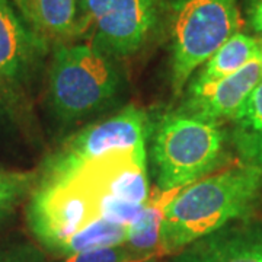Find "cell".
<instances>
[{
	"instance_id": "5",
	"label": "cell",
	"mask_w": 262,
	"mask_h": 262,
	"mask_svg": "<svg viewBox=\"0 0 262 262\" xmlns=\"http://www.w3.org/2000/svg\"><path fill=\"white\" fill-rule=\"evenodd\" d=\"M166 10L168 0H80L75 39L127 61L149 46Z\"/></svg>"
},
{
	"instance_id": "2",
	"label": "cell",
	"mask_w": 262,
	"mask_h": 262,
	"mask_svg": "<svg viewBox=\"0 0 262 262\" xmlns=\"http://www.w3.org/2000/svg\"><path fill=\"white\" fill-rule=\"evenodd\" d=\"M262 200V170L237 165L178 191L163 213V252L173 255L196 239L248 220Z\"/></svg>"
},
{
	"instance_id": "8",
	"label": "cell",
	"mask_w": 262,
	"mask_h": 262,
	"mask_svg": "<svg viewBox=\"0 0 262 262\" xmlns=\"http://www.w3.org/2000/svg\"><path fill=\"white\" fill-rule=\"evenodd\" d=\"M48 41L35 34L10 6L0 0V89L20 92L32 83Z\"/></svg>"
},
{
	"instance_id": "9",
	"label": "cell",
	"mask_w": 262,
	"mask_h": 262,
	"mask_svg": "<svg viewBox=\"0 0 262 262\" xmlns=\"http://www.w3.org/2000/svg\"><path fill=\"white\" fill-rule=\"evenodd\" d=\"M261 80L262 58L258 54L241 70L222 80L198 88H185L177 106L201 120L225 127L236 118Z\"/></svg>"
},
{
	"instance_id": "10",
	"label": "cell",
	"mask_w": 262,
	"mask_h": 262,
	"mask_svg": "<svg viewBox=\"0 0 262 262\" xmlns=\"http://www.w3.org/2000/svg\"><path fill=\"white\" fill-rule=\"evenodd\" d=\"M172 256L170 262H262V223H230Z\"/></svg>"
},
{
	"instance_id": "16",
	"label": "cell",
	"mask_w": 262,
	"mask_h": 262,
	"mask_svg": "<svg viewBox=\"0 0 262 262\" xmlns=\"http://www.w3.org/2000/svg\"><path fill=\"white\" fill-rule=\"evenodd\" d=\"M38 172L0 169V210L13 208L29 196L35 187Z\"/></svg>"
},
{
	"instance_id": "20",
	"label": "cell",
	"mask_w": 262,
	"mask_h": 262,
	"mask_svg": "<svg viewBox=\"0 0 262 262\" xmlns=\"http://www.w3.org/2000/svg\"><path fill=\"white\" fill-rule=\"evenodd\" d=\"M248 24L252 31L262 35V0H251L248 8Z\"/></svg>"
},
{
	"instance_id": "18",
	"label": "cell",
	"mask_w": 262,
	"mask_h": 262,
	"mask_svg": "<svg viewBox=\"0 0 262 262\" xmlns=\"http://www.w3.org/2000/svg\"><path fill=\"white\" fill-rule=\"evenodd\" d=\"M58 262H143L125 244L98 248L60 258Z\"/></svg>"
},
{
	"instance_id": "23",
	"label": "cell",
	"mask_w": 262,
	"mask_h": 262,
	"mask_svg": "<svg viewBox=\"0 0 262 262\" xmlns=\"http://www.w3.org/2000/svg\"><path fill=\"white\" fill-rule=\"evenodd\" d=\"M147 262H166V261H162V259H151V261H147Z\"/></svg>"
},
{
	"instance_id": "12",
	"label": "cell",
	"mask_w": 262,
	"mask_h": 262,
	"mask_svg": "<svg viewBox=\"0 0 262 262\" xmlns=\"http://www.w3.org/2000/svg\"><path fill=\"white\" fill-rule=\"evenodd\" d=\"M261 53L262 39L248 34L236 32L192 75L187 88H198L222 80L241 70L253 57Z\"/></svg>"
},
{
	"instance_id": "4",
	"label": "cell",
	"mask_w": 262,
	"mask_h": 262,
	"mask_svg": "<svg viewBox=\"0 0 262 262\" xmlns=\"http://www.w3.org/2000/svg\"><path fill=\"white\" fill-rule=\"evenodd\" d=\"M169 83L178 101L189 79L239 31V0H168Z\"/></svg>"
},
{
	"instance_id": "7",
	"label": "cell",
	"mask_w": 262,
	"mask_h": 262,
	"mask_svg": "<svg viewBox=\"0 0 262 262\" xmlns=\"http://www.w3.org/2000/svg\"><path fill=\"white\" fill-rule=\"evenodd\" d=\"M28 198L25 217L29 232L56 258L76 233L101 219L96 195L76 181L38 177Z\"/></svg>"
},
{
	"instance_id": "6",
	"label": "cell",
	"mask_w": 262,
	"mask_h": 262,
	"mask_svg": "<svg viewBox=\"0 0 262 262\" xmlns=\"http://www.w3.org/2000/svg\"><path fill=\"white\" fill-rule=\"evenodd\" d=\"M149 131V114L136 105H124L73 133L44 162L38 175L66 178L108 155L147 150Z\"/></svg>"
},
{
	"instance_id": "11",
	"label": "cell",
	"mask_w": 262,
	"mask_h": 262,
	"mask_svg": "<svg viewBox=\"0 0 262 262\" xmlns=\"http://www.w3.org/2000/svg\"><path fill=\"white\" fill-rule=\"evenodd\" d=\"M177 192L162 194L153 189L149 201L141 214L128 226L127 239L124 244L130 248L143 262L159 259L163 252V213L169 200Z\"/></svg>"
},
{
	"instance_id": "19",
	"label": "cell",
	"mask_w": 262,
	"mask_h": 262,
	"mask_svg": "<svg viewBox=\"0 0 262 262\" xmlns=\"http://www.w3.org/2000/svg\"><path fill=\"white\" fill-rule=\"evenodd\" d=\"M0 262H53L47 252L31 242H9L0 245Z\"/></svg>"
},
{
	"instance_id": "14",
	"label": "cell",
	"mask_w": 262,
	"mask_h": 262,
	"mask_svg": "<svg viewBox=\"0 0 262 262\" xmlns=\"http://www.w3.org/2000/svg\"><path fill=\"white\" fill-rule=\"evenodd\" d=\"M80 0H31V29L54 44L75 39Z\"/></svg>"
},
{
	"instance_id": "13",
	"label": "cell",
	"mask_w": 262,
	"mask_h": 262,
	"mask_svg": "<svg viewBox=\"0 0 262 262\" xmlns=\"http://www.w3.org/2000/svg\"><path fill=\"white\" fill-rule=\"evenodd\" d=\"M227 131L242 163L262 170V82L249 95Z\"/></svg>"
},
{
	"instance_id": "24",
	"label": "cell",
	"mask_w": 262,
	"mask_h": 262,
	"mask_svg": "<svg viewBox=\"0 0 262 262\" xmlns=\"http://www.w3.org/2000/svg\"><path fill=\"white\" fill-rule=\"evenodd\" d=\"M261 58H262V53H261ZM261 82H262V80H261Z\"/></svg>"
},
{
	"instance_id": "1",
	"label": "cell",
	"mask_w": 262,
	"mask_h": 262,
	"mask_svg": "<svg viewBox=\"0 0 262 262\" xmlns=\"http://www.w3.org/2000/svg\"><path fill=\"white\" fill-rule=\"evenodd\" d=\"M124 63L84 41L54 44L46 103L57 130L76 133L122 108L128 95Z\"/></svg>"
},
{
	"instance_id": "3",
	"label": "cell",
	"mask_w": 262,
	"mask_h": 262,
	"mask_svg": "<svg viewBox=\"0 0 262 262\" xmlns=\"http://www.w3.org/2000/svg\"><path fill=\"white\" fill-rule=\"evenodd\" d=\"M229 131L172 106L150 117L147 166L155 189L162 194L219 172L229 159Z\"/></svg>"
},
{
	"instance_id": "17",
	"label": "cell",
	"mask_w": 262,
	"mask_h": 262,
	"mask_svg": "<svg viewBox=\"0 0 262 262\" xmlns=\"http://www.w3.org/2000/svg\"><path fill=\"white\" fill-rule=\"evenodd\" d=\"M96 198H98L101 219L125 227H128L133 222H136V219L141 214L143 208L146 206V204L128 203L111 195H101Z\"/></svg>"
},
{
	"instance_id": "15",
	"label": "cell",
	"mask_w": 262,
	"mask_h": 262,
	"mask_svg": "<svg viewBox=\"0 0 262 262\" xmlns=\"http://www.w3.org/2000/svg\"><path fill=\"white\" fill-rule=\"evenodd\" d=\"M127 232H128V227H125V226L111 223L103 219H98L91 225L86 226L83 230L76 233L64 245L58 258L92 251V249H98V248L121 245L127 239Z\"/></svg>"
},
{
	"instance_id": "22",
	"label": "cell",
	"mask_w": 262,
	"mask_h": 262,
	"mask_svg": "<svg viewBox=\"0 0 262 262\" xmlns=\"http://www.w3.org/2000/svg\"><path fill=\"white\" fill-rule=\"evenodd\" d=\"M12 217H13V211H12V208L0 210V230H3L6 226L9 225L10 222H12Z\"/></svg>"
},
{
	"instance_id": "21",
	"label": "cell",
	"mask_w": 262,
	"mask_h": 262,
	"mask_svg": "<svg viewBox=\"0 0 262 262\" xmlns=\"http://www.w3.org/2000/svg\"><path fill=\"white\" fill-rule=\"evenodd\" d=\"M20 18L31 28V0H13Z\"/></svg>"
}]
</instances>
